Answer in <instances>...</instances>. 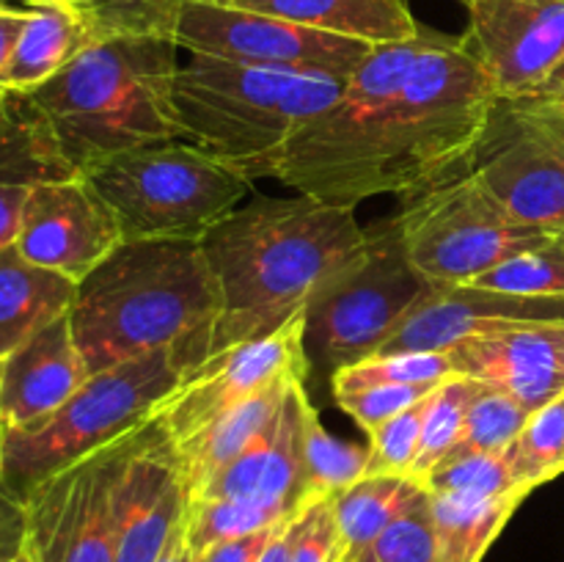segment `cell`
I'll list each match as a JSON object with an SVG mask.
<instances>
[{
    "label": "cell",
    "mask_w": 564,
    "mask_h": 562,
    "mask_svg": "<svg viewBox=\"0 0 564 562\" xmlns=\"http://www.w3.org/2000/svg\"><path fill=\"white\" fill-rule=\"evenodd\" d=\"M367 240L352 207L253 196L202 237L218 287L209 358L284 328Z\"/></svg>",
    "instance_id": "6da1fadb"
},
{
    "label": "cell",
    "mask_w": 564,
    "mask_h": 562,
    "mask_svg": "<svg viewBox=\"0 0 564 562\" xmlns=\"http://www.w3.org/2000/svg\"><path fill=\"white\" fill-rule=\"evenodd\" d=\"M218 287L198 240H124L77 281L72 334L88 372L174 350L185 375L209 358Z\"/></svg>",
    "instance_id": "7a4b0ae2"
},
{
    "label": "cell",
    "mask_w": 564,
    "mask_h": 562,
    "mask_svg": "<svg viewBox=\"0 0 564 562\" xmlns=\"http://www.w3.org/2000/svg\"><path fill=\"white\" fill-rule=\"evenodd\" d=\"M180 44L165 36L94 39L20 102L80 174L147 143L185 138L174 105Z\"/></svg>",
    "instance_id": "3957f363"
},
{
    "label": "cell",
    "mask_w": 564,
    "mask_h": 562,
    "mask_svg": "<svg viewBox=\"0 0 564 562\" xmlns=\"http://www.w3.org/2000/svg\"><path fill=\"white\" fill-rule=\"evenodd\" d=\"M347 80L191 55L174 80L187 141L246 180H275L292 138L336 102Z\"/></svg>",
    "instance_id": "277c9868"
},
{
    "label": "cell",
    "mask_w": 564,
    "mask_h": 562,
    "mask_svg": "<svg viewBox=\"0 0 564 562\" xmlns=\"http://www.w3.org/2000/svg\"><path fill=\"white\" fill-rule=\"evenodd\" d=\"M499 99L463 36L427 33L380 138L375 196L405 198L463 169Z\"/></svg>",
    "instance_id": "5b68a950"
},
{
    "label": "cell",
    "mask_w": 564,
    "mask_h": 562,
    "mask_svg": "<svg viewBox=\"0 0 564 562\" xmlns=\"http://www.w3.org/2000/svg\"><path fill=\"white\" fill-rule=\"evenodd\" d=\"M185 369L174 350H158L88 375L86 383L39 424L9 430L0 488L28 496L64 468L130 435L180 389Z\"/></svg>",
    "instance_id": "8992f818"
},
{
    "label": "cell",
    "mask_w": 564,
    "mask_h": 562,
    "mask_svg": "<svg viewBox=\"0 0 564 562\" xmlns=\"http://www.w3.org/2000/svg\"><path fill=\"white\" fill-rule=\"evenodd\" d=\"M433 287L413 268L397 215L369 226L364 246L314 290L303 309L306 389L330 383L339 369L375 356Z\"/></svg>",
    "instance_id": "52a82bcc"
},
{
    "label": "cell",
    "mask_w": 564,
    "mask_h": 562,
    "mask_svg": "<svg viewBox=\"0 0 564 562\" xmlns=\"http://www.w3.org/2000/svg\"><path fill=\"white\" fill-rule=\"evenodd\" d=\"M427 33L424 28L416 39L369 50L336 102L292 138L275 180L336 207L356 209L375 198V165L386 119Z\"/></svg>",
    "instance_id": "ba28073f"
},
{
    "label": "cell",
    "mask_w": 564,
    "mask_h": 562,
    "mask_svg": "<svg viewBox=\"0 0 564 562\" xmlns=\"http://www.w3.org/2000/svg\"><path fill=\"white\" fill-rule=\"evenodd\" d=\"M124 240H202L251 193V180L196 143H147L86 171Z\"/></svg>",
    "instance_id": "9c48e42d"
},
{
    "label": "cell",
    "mask_w": 564,
    "mask_h": 562,
    "mask_svg": "<svg viewBox=\"0 0 564 562\" xmlns=\"http://www.w3.org/2000/svg\"><path fill=\"white\" fill-rule=\"evenodd\" d=\"M397 224L413 268L433 284H474L505 259L554 237L516 224L468 169L402 198Z\"/></svg>",
    "instance_id": "30bf717a"
},
{
    "label": "cell",
    "mask_w": 564,
    "mask_h": 562,
    "mask_svg": "<svg viewBox=\"0 0 564 562\" xmlns=\"http://www.w3.org/2000/svg\"><path fill=\"white\" fill-rule=\"evenodd\" d=\"M174 42L191 55L339 80H347L372 50V44L356 39L218 0H191L182 6Z\"/></svg>",
    "instance_id": "8fae6325"
},
{
    "label": "cell",
    "mask_w": 564,
    "mask_h": 562,
    "mask_svg": "<svg viewBox=\"0 0 564 562\" xmlns=\"http://www.w3.org/2000/svg\"><path fill=\"white\" fill-rule=\"evenodd\" d=\"M463 169L516 224L551 235L564 229V158L512 99H496Z\"/></svg>",
    "instance_id": "7c38bea8"
},
{
    "label": "cell",
    "mask_w": 564,
    "mask_h": 562,
    "mask_svg": "<svg viewBox=\"0 0 564 562\" xmlns=\"http://www.w3.org/2000/svg\"><path fill=\"white\" fill-rule=\"evenodd\" d=\"M127 439L83 457L28 496L25 534L39 562H113V488Z\"/></svg>",
    "instance_id": "4fadbf2b"
},
{
    "label": "cell",
    "mask_w": 564,
    "mask_h": 562,
    "mask_svg": "<svg viewBox=\"0 0 564 562\" xmlns=\"http://www.w3.org/2000/svg\"><path fill=\"white\" fill-rule=\"evenodd\" d=\"M284 372H303L308 380L306 353H303V312L275 334L242 342L191 369L182 378L180 389L154 411V419L169 433V439L180 444Z\"/></svg>",
    "instance_id": "5bb4252c"
},
{
    "label": "cell",
    "mask_w": 564,
    "mask_h": 562,
    "mask_svg": "<svg viewBox=\"0 0 564 562\" xmlns=\"http://www.w3.org/2000/svg\"><path fill=\"white\" fill-rule=\"evenodd\" d=\"M176 446L158 419L130 433L113 488V562H158L187 516Z\"/></svg>",
    "instance_id": "9a60e30c"
},
{
    "label": "cell",
    "mask_w": 564,
    "mask_h": 562,
    "mask_svg": "<svg viewBox=\"0 0 564 562\" xmlns=\"http://www.w3.org/2000/svg\"><path fill=\"white\" fill-rule=\"evenodd\" d=\"M124 242L110 204L86 174L42 182L28 196L17 251L77 284Z\"/></svg>",
    "instance_id": "2e32d148"
},
{
    "label": "cell",
    "mask_w": 564,
    "mask_h": 562,
    "mask_svg": "<svg viewBox=\"0 0 564 562\" xmlns=\"http://www.w3.org/2000/svg\"><path fill=\"white\" fill-rule=\"evenodd\" d=\"M466 44L505 99L543 88L564 61V0H468Z\"/></svg>",
    "instance_id": "e0dca14e"
},
{
    "label": "cell",
    "mask_w": 564,
    "mask_h": 562,
    "mask_svg": "<svg viewBox=\"0 0 564 562\" xmlns=\"http://www.w3.org/2000/svg\"><path fill=\"white\" fill-rule=\"evenodd\" d=\"M455 375L507 391L529 413L564 397V320H532L485 331L446 350Z\"/></svg>",
    "instance_id": "ac0fdd59"
},
{
    "label": "cell",
    "mask_w": 564,
    "mask_h": 562,
    "mask_svg": "<svg viewBox=\"0 0 564 562\" xmlns=\"http://www.w3.org/2000/svg\"><path fill=\"white\" fill-rule=\"evenodd\" d=\"M532 320H564V298H527L477 284H435L375 356L446 353L474 334Z\"/></svg>",
    "instance_id": "d6986e66"
},
{
    "label": "cell",
    "mask_w": 564,
    "mask_h": 562,
    "mask_svg": "<svg viewBox=\"0 0 564 562\" xmlns=\"http://www.w3.org/2000/svg\"><path fill=\"white\" fill-rule=\"evenodd\" d=\"M69 314L53 320L0 358V402L9 430L39 424L88 380Z\"/></svg>",
    "instance_id": "ffe728a7"
},
{
    "label": "cell",
    "mask_w": 564,
    "mask_h": 562,
    "mask_svg": "<svg viewBox=\"0 0 564 562\" xmlns=\"http://www.w3.org/2000/svg\"><path fill=\"white\" fill-rule=\"evenodd\" d=\"M295 380H306V375L284 372L273 383L264 386L262 391L248 397L246 402H240L237 408L226 411L224 417L209 422L207 428L193 433L191 439L174 444L187 499H196L207 488L209 479L224 472L231 461H237L251 446V441L273 422L279 408L284 406L286 391Z\"/></svg>",
    "instance_id": "44dd1931"
},
{
    "label": "cell",
    "mask_w": 564,
    "mask_h": 562,
    "mask_svg": "<svg viewBox=\"0 0 564 562\" xmlns=\"http://www.w3.org/2000/svg\"><path fill=\"white\" fill-rule=\"evenodd\" d=\"M80 174L61 154L47 127L20 102L11 119L0 121V248L14 246L28 196L42 182Z\"/></svg>",
    "instance_id": "7402d4cb"
},
{
    "label": "cell",
    "mask_w": 564,
    "mask_h": 562,
    "mask_svg": "<svg viewBox=\"0 0 564 562\" xmlns=\"http://www.w3.org/2000/svg\"><path fill=\"white\" fill-rule=\"evenodd\" d=\"M242 9L284 17L364 44H394L424 33L411 0H246Z\"/></svg>",
    "instance_id": "603a6c76"
},
{
    "label": "cell",
    "mask_w": 564,
    "mask_h": 562,
    "mask_svg": "<svg viewBox=\"0 0 564 562\" xmlns=\"http://www.w3.org/2000/svg\"><path fill=\"white\" fill-rule=\"evenodd\" d=\"M75 292V281L33 264L17 246L0 248V358L69 314Z\"/></svg>",
    "instance_id": "cb8c5ba5"
},
{
    "label": "cell",
    "mask_w": 564,
    "mask_h": 562,
    "mask_svg": "<svg viewBox=\"0 0 564 562\" xmlns=\"http://www.w3.org/2000/svg\"><path fill=\"white\" fill-rule=\"evenodd\" d=\"M94 42L83 9L69 3L28 6V20L20 33L14 55L3 75V88L28 94L58 75L80 50Z\"/></svg>",
    "instance_id": "d4e9b609"
},
{
    "label": "cell",
    "mask_w": 564,
    "mask_h": 562,
    "mask_svg": "<svg viewBox=\"0 0 564 562\" xmlns=\"http://www.w3.org/2000/svg\"><path fill=\"white\" fill-rule=\"evenodd\" d=\"M430 496L424 483L408 474H375L334 496L345 560L356 562L391 523Z\"/></svg>",
    "instance_id": "484cf974"
},
{
    "label": "cell",
    "mask_w": 564,
    "mask_h": 562,
    "mask_svg": "<svg viewBox=\"0 0 564 562\" xmlns=\"http://www.w3.org/2000/svg\"><path fill=\"white\" fill-rule=\"evenodd\" d=\"M521 501L523 496L477 499L460 494H430L438 562H482Z\"/></svg>",
    "instance_id": "4316f807"
},
{
    "label": "cell",
    "mask_w": 564,
    "mask_h": 562,
    "mask_svg": "<svg viewBox=\"0 0 564 562\" xmlns=\"http://www.w3.org/2000/svg\"><path fill=\"white\" fill-rule=\"evenodd\" d=\"M303 468L312 496H336L367 477L369 468V446L347 444L330 435L308 395L303 400Z\"/></svg>",
    "instance_id": "83f0119b"
},
{
    "label": "cell",
    "mask_w": 564,
    "mask_h": 562,
    "mask_svg": "<svg viewBox=\"0 0 564 562\" xmlns=\"http://www.w3.org/2000/svg\"><path fill=\"white\" fill-rule=\"evenodd\" d=\"M292 516L295 512H284L262 499H198L187 505V543L198 556L213 545L262 532Z\"/></svg>",
    "instance_id": "f1b7e54d"
},
{
    "label": "cell",
    "mask_w": 564,
    "mask_h": 562,
    "mask_svg": "<svg viewBox=\"0 0 564 562\" xmlns=\"http://www.w3.org/2000/svg\"><path fill=\"white\" fill-rule=\"evenodd\" d=\"M482 380H474L468 375H449L444 383H438L430 391L427 413H424L422 428V444H419V455L411 472L413 479L424 483V477L449 455L452 446L457 444V439L463 433L468 406L482 391Z\"/></svg>",
    "instance_id": "f546056e"
},
{
    "label": "cell",
    "mask_w": 564,
    "mask_h": 562,
    "mask_svg": "<svg viewBox=\"0 0 564 562\" xmlns=\"http://www.w3.org/2000/svg\"><path fill=\"white\" fill-rule=\"evenodd\" d=\"M510 463L518 485L529 494L564 474V397L529 417L510 444Z\"/></svg>",
    "instance_id": "4dcf8cb0"
},
{
    "label": "cell",
    "mask_w": 564,
    "mask_h": 562,
    "mask_svg": "<svg viewBox=\"0 0 564 562\" xmlns=\"http://www.w3.org/2000/svg\"><path fill=\"white\" fill-rule=\"evenodd\" d=\"M529 417L532 413L521 402L512 400L507 391L485 383L482 391L468 406L460 439H457V444L452 446V452L441 463L457 461L463 455H477V452L507 450L521 435V430L527 428Z\"/></svg>",
    "instance_id": "1f68e13d"
},
{
    "label": "cell",
    "mask_w": 564,
    "mask_h": 562,
    "mask_svg": "<svg viewBox=\"0 0 564 562\" xmlns=\"http://www.w3.org/2000/svg\"><path fill=\"white\" fill-rule=\"evenodd\" d=\"M424 488L430 494H460L477 496V499H507V496L527 499L529 496V490H523L512 474L510 446L501 452H477V455L441 463L424 477Z\"/></svg>",
    "instance_id": "d6a6232c"
},
{
    "label": "cell",
    "mask_w": 564,
    "mask_h": 562,
    "mask_svg": "<svg viewBox=\"0 0 564 562\" xmlns=\"http://www.w3.org/2000/svg\"><path fill=\"white\" fill-rule=\"evenodd\" d=\"M452 369L446 353H391V356H369L352 367L339 369L330 378V391H356L369 386H438Z\"/></svg>",
    "instance_id": "836d02e7"
},
{
    "label": "cell",
    "mask_w": 564,
    "mask_h": 562,
    "mask_svg": "<svg viewBox=\"0 0 564 562\" xmlns=\"http://www.w3.org/2000/svg\"><path fill=\"white\" fill-rule=\"evenodd\" d=\"M477 287L527 298H564V246L551 237L543 246L516 253L479 275Z\"/></svg>",
    "instance_id": "e575fe53"
},
{
    "label": "cell",
    "mask_w": 564,
    "mask_h": 562,
    "mask_svg": "<svg viewBox=\"0 0 564 562\" xmlns=\"http://www.w3.org/2000/svg\"><path fill=\"white\" fill-rule=\"evenodd\" d=\"M191 0H99L86 9L94 39L105 36H165L174 39L182 6Z\"/></svg>",
    "instance_id": "d590c367"
},
{
    "label": "cell",
    "mask_w": 564,
    "mask_h": 562,
    "mask_svg": "<svg viewBox=\"0 0 564 562\" xmlns=\"http://www.w3.org/2000/svg\"><path fill=\"white\" fill-rule=\"evenodd\" d=\"M427 400H419L408 411L397 413L394 419L375 428L369 435V468L367 477L375 474H408L411 477L413 463H416L419 444H422L424 413H427Z\"/></svg>",
    "instance_id": "8d00e7d4"
},
{
    "label": "cell",
    "mask_w": 564,
    "mask_h": 562,
    "mask_svg": "<svg viewBox=\"0 0 564 562\" xmlns=\"http://www.w3.org/2000/svg\"><path fill=\"white\" fill-rule=\"evenodd\" d=\"M356 562H438L430 496L397 518Z\"/></svg>",
    "instance_id": "74e56055"
},
{
    "label": "cell",
    "mask_w": 564,
    "mask_h": 562,
    "mask_svg": "<svg viewBox=\"0 0 564 562\" xmlns=\"http://www.w3.org/2000/svg\"><path fill=\"white\" fill-rule=\"evenodd\" d=\"M290 562H347L334 496H317L292 521Z\"/></svg>",
    "instance_id": "f35d334b"
},
{
    "label": "cell",
    "mask_w": 564,
    "mask_h": 562,
    "mask_svg": "<svg viewBox=\"0 0 564 562\" xmlns=\"http://www.w3.org/2000/svg\"><path fill=\"white\" fill-rule=\"evenodd\" d=\"M435 386H369L356 391H336L334 400L364 433H372L397 413L408 411L419 400L433 391Z\"/></svg>",
    "instance_id": "ab89813d"
},
{
    "label": "cell",
    "mask_w": 564,
    "mask_h": 562,
    "mask_svg": "<svg viewBox=\"0 0 564 562\" xmlns=\"http://www.w3.org/2000/svg\"><path fill=\"white\" fill-rule=\"evenodd\" d=\"M518 110L554 143L556 152L564 158V91L556 94H529V97L512 99Z\"/></svg>",
    "instance_id": "60d3db41"
},
{
    "label": "cell",
    "mask_w": 564,
    "mask_h": 562,
    "mask_svg": "<svg viewBox=\"0 0 564 562\" xmlns=\"http://www.w3.org/2000/svg\"><path fill=\"white\" fill-rule=\"evenodd\" d=\"M275 529H279V523L270 529H262V532L246 534V538L226 540V543H218L213 545V549L202 551L193 562H257L259 554L264 551V545L273 538Z\"/></svg>",
    "instance_id": "b9f144b4"
},
{
    "label": "cell",
    "mask_w": 564,
    "mask_h": 562,
    "mask_svg": "<svg viewBox=\"0 0 564 562\" xmlns=\"http://www.w3.org/2000/svg\"><path fill=\"white\" fill-rule=\"evenodd\" d=\"M28 20V6H0V86Z\"/></svg>",
    "instance_id": "7bdbcfd3"
},
{
    "label": "cell",
    "mask_w": 564,
    "mask_h": 562,
    "mask_svg": "<svg viewBox=\"0 0 564 562\" xmlns=\"http://www.w3.org/2000/svg\"><path fill=\"white\" fill-rule=\"evenodd\" d=\"M25 540V507L0 488V551L14 549Z\"/></svg>",
    "instance_id": "ee69618b"
},
{
    "label": "cell",
    "mask_w": 564,
    "mask_h": 562,
    "mask_svg": "<svg viewBox=\"0 0 564 562\" xmlns=\"http://www.w3.org/2000/svg\"><path fill=\"white\" fill-rule=\"evenodd\" d=\"M297 516V512H295ZM295 516L286 518V521L279 523V529L273 532V538H270V543L264 545V551L259 554L257 562H290V554H292V521H295Z\"/></svg>",
    "instance_id": "f6af8a7d"
},
{
    "label": "cell",
    "mask_w": 564,
    "mask_h": 562,
    "mask_svg": "<svg viewBox=\"0 0 564 562\" xmlns=\"http://www.w3.org/2000/svg\"><path fill=\"white\" fill-rule=\"evenodd\" d=\"M193 560H196V554H193L191 543H187L185 518H182V523L174 529V534H171V540L165 543L163 554H160L158 562H193Z\"/></svg>",
    "instance_id": "bcb514c9"
},
{
    "label": "cell",
    "mask_w": 564,
    "mask_h": 562,
    "mask_svg": "<svg viewBox=\"0 0 564 562\" xmlns=\"http://www.w3.org/2000/svg\"><path fill=\"white\" fill-rule=\"evenodd\" d=\"M0 562H39V556H36V551H33L31 540H28V534H25V540H22V543H17L14 549L0 551Z\"/></svg>",
    "instance_id": "7dc6e473"
},
{
    "label": "cell",
    "mask_w": 564,
    "mask_h": 562,
    "mask_svg": "<svg viewBox=\"0 0 564 562\" xmlns=\"http://www.w3.org/2000/svg\"><path fill=\"white\" fill-rule=\"evenodd\" d=\"M14 110H17V94L0 86V121L11 119V116H14Z\"/></svg>",
    "instance_id": "c3c4849f"
},
{
    "label": "cell",
    "mask_w": 564,
    "mask_h": 562,
    "mask_svg": "<svg viewBox=\"0 0 564 562\" xmlns=\"http://www.w3.org/2000/svg\"><path fill=\"white\" fill-rule=\"evenodd\" d=\"M556 91H564V61L554 72H551V77L543 83V88H540L538 94H556Z\"/></svg>",
    "instance_id": "681fc988"
},
{
    "label": "cell",
    "mask_w": 564,
    "mask_h": 562,
    "mask_svg": "<svg viewBox=\"0 0 564 562\" xmlns=\"http://www.w3.org/2000/svg\"><path fill=\"white\" fill-rule=\"evenodd\" d=\"M17 3L22 6H36V3H69V6H77V9H91V6H97L99 0H17Z\"/></svg>",
    "instance_id": "f907efd6"
},
{
    "label": "cell",
    "mask_w": 564,
    "mask_h": 562,
    "mask_svg": "<svg viewBox=\"0 0 564 562\" xmlns=\"http://www.w3.org/2000/svg\"><path fill=\"white\" fill-rule=\"evenodd\" d=\"M6 439H9V422H6L3 402H0V468H3V455H6Z\"/></svg>",
    "instance_id": "816d5d0a"
},
{
    "label": "cell",
    "mask_w": 564,
    "mask_h": 562,
    "mask_svg": "<svg viewBox=\"0 0 564 562\" xmlns=\"http://www.w3.org/2000/svg\"><path fill=\"white\" fill-rule=\"evenodd\" d=\"M218 3H229V6H240V3H246V0H218Z\"/></svg>",
    "instance_id": "f5cc1de1"
},
{
    "label": "cell",
    "mask_w": 564,
    "mask_h": 562,
    "mask_svg": "<svg viewBox=\"0 0 564 562\" xmlns=\"http://www.w3.org/2000/svg\"><path fill=\"white\" fill-rule=\"evenodd\" d=\"M0 6H22V3H17V0H0Z\"/></svg>",
    "instance_id": "db71d44e"
},
{
    "label": "cell",
    "mask_w": 564,
    "mask_h": 562,
    "mask_svg": "<svg viewBox=\"0 0 564 562\" xmlns=\"http://www.w3.org/2000/svg\"><path fill=\"white\" fill-rule=\"evenodd\" d=\"M556 237H560V242L564 246V229H562V231H556Z\"/></svg>",
    "instance_id": "11a10c76"
},
{
    "label": "cell",
    "mask_w": 564,
    "mask_h": 562,
    "mask_svg": "<svg viewBox=\"0 0 564 562\" xmlns=\"http://www.w3.org/2000/svg\"><path fill=\"white\" fill-rule=\"evenodd\" d=\"M463 3H468V0H463Z\"/></svg>",
    "instance_id": "9f6ffc18"
}]
</instances>
